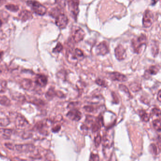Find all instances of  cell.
I'll return each mask as SVG.
<instances>
[{
    "instance_id": "obj_45",
    "label": "cell",
    "mask_w": 161,
    "mask_h": 161,
    "mask_svg": "<svg viewBox=\"0 0 161 161\" xmlns=\"http://www.w3.org/2000/svg\"><path fill=\"white\" fill-rule=\"evenodd\" d=\"M1 1V0H0V1Z\"/></svg>"
},
{
    "instance_id": "obj_22",
    "label": "cell",
    "mask_w": 161,
    "mask_h": 161,
    "mask_svg": "<svg viewBox=\"0 0 161 161\" xmlns=\"http://www.w3.org/2000/svg\"><path fill=\"white\" fill-rule=\"evenodd\" d=\"M57 91L53 88L49 89L48 91L46 93V97L49 100L52 99L55 96H57Z\"/></svg>"
},
{
    "instance_id": "obj_36",
    "label": "cell",
    "mask_w": 161,
    "mask_h": 161,
    "mask_svg": "<svg viewBox=\"0 0 161 161\" xmlns=\"http://www.w3.org/2000/svg\"><path fill=\"white\" fill-rule=\"evenodd\" d=\"M99 157L98 154L91 153V154L90 155V159H89L90 161H99Z\"/></svg>"
},
{
    "instance_id": "obj_1",
    "label": "cell",
    "mask_w": 161,
    "mask_h": 161,
    "mask_svg": "<svg viewBox=\"0 0 161 161\" xmlns=\"http://www.w3.org/2000/svg\"><path fill=\"white\" fill-rule=\"evenodd\" d=\"M147 38L146 35L142 34L138 38H134L131 40V47L133 52L140 54L146 46Z\"/></svg>"
},
{
    "instance_id": "obj_16",
    "label": "cell",
    "mask_w": 161,
    "mask_h": 161,
    "mask_svg": "<svg viewBox=\"0 0 161 161\" xmlns=\"http://www.w3.org/2000/svg\"><path fill=\"white\" fill-rule=\"evenodd\" d=\"M47 78L46 76L43 75H38L36 79V82L38 86L44 87L47 85Z\"/></svg>"
},
{
    "instance_id": "obj_19",
    "label": "cell",
    "mask_w": 161,
    "mask_h": 161,
    "mask_svg": "<svg viewBox=\"0 0 161 161\" xmlns=\"http://www.w3.org/2000/svg\"><path fill=\"white\" fill-rule=\"evenodd\" d=\"M12 130L8 129H0V136L4 139L8 140L11 138Z\"/></svg>"
},
{
    "instance_id": "obj_30",
    "label": "cell",
    "mask_w": 161,
    "mask_h": 161,
    "mask_svg": "<svg viewBox=\"0 0 161 161\" xmlns=\"http://www.w3.org/2000/svg\"><path fill=\"white\" fill-rule=\"evenodd\" d=\"M63 46L62 45V44L58 43L55 48L53 49L52 52L54 53H59L60 52H62V50H63Z\"/></svg>"
},
{
    "instance_id": "obj_38",
    "label": "cell",
    "mask_w": 161,
    "mask_h": 161,
    "mask_svg": "<svg viewBox=\"0 0 161 161\" xmlns=\"http://www.w3.org/2000/svg\"><path fill=\"white\" fill-rule=\"evenodd\" d=\"M111 95L113 96V103H116V104L119 103V99L118 97H117V95H116V94L114 92H113V93H111Z\"/></svg>"
},
{
    "instance_id": "obj_37",
    "label": "cell",
    "mask_w": 161,
    "mask_h": 161,
    "mask_svg": "<svg viewBox=\"0 0 161 161\" xmlns=\"http://www.w3.org/2000/svg\"><path fill=\"white\" fill-rule=\"evenodd\" d=\"M84 109L87 111H88L89 113H92L93 112L94 110V108L92 106H90V105H87V106H85L84 107Z\"/></svg>"
},
{
    "instance_id": "obj_40",
    "label": "cell",
    "mask_w": 161,
    "mask_h": 161,
    "mask_svg": "<svg viewBox=\"0 0 161 161\" xmlns=\"http://www.w3.org/2000/svg\"><path fill=\"white\" fill-rule=\"evenodd\" d=\"M157 100L159 102H161V90H159L158 93L157 94Z\"/></svg>"
},
{
    "instance_id": "obj_42",
    "label": "cell",
    "mask_w": 161,
    "mask_h": 161,
    "mask_svg": "<svg viewBox=\"0 0 161 161\" xmlns=\"http://www.w3.org/2000/svg\"><path fill=\"white\" fill-rule=\"evenodd\" d=\"M3 25V22L1 21V19H0V28L1 27V25Z\"/></svg>"
},
{
    "instance_id": "obj_29",
    "label": "cell",
    "mask_w": 161,
    "mask_h": 161,
    "mask_svg": "<svg viewBox=\"0 0 161 161\" xmlns=\"http://www.w3.org/2000/svg\"><path fill=\"white\" fill-rule=\"evenodd\" d=\"M95 82L99 86H101L102 87H107V84L106 83V81L103 79H101V78H97V79H96Z\"/></svg>"
},
{
    "instance_id": "obj_32",
    "label": "cell",
    "mask_w": 161,
    "mask_h": 161,
    "mask_svg": "<svg viewBox=\"0 0 161 161\" xmlns=\"http://www.w3.org/2000/svg\"><path fill=\"white\" fill-rule=\"evenodd\" d=\"M119 89L122 91L124 92V93H126V94H127V95H129V97H131V95H130V92H129V89H127V87L125 86V85H122V84H121V85H119Z\"/></svg>"
},
{
    "instance_id": "obj_20",
    "label": "cell",
    "mask_w": 161,
    "mask_h": 161,
    "mask_svg": "<svg viewBox=\"0 0 161 161\" xmlns=\"http://www.w3.org/2000/svg\"><path fill=\"white\" fill-rule=\"evenodd\" d=\"M140 117L145 122H148L150 118V116L144 110H141L139 112Z\"/></svg>"
},
{
    "instance_id": "obj_4",
    "label": "cell",
    "mask_w": 161,
    "mask_h": 161,
    "mask_svg": "<svg viewBox=\"0 0 161 161\" xmlns=\"http://www.w3.org/2000/svg\"><path fill=\"white\" fill-rule=\"evenodd\" d=\"M71 38L75 43H79L85 38V33L80 27L74 26L71 30Z\"/></svg>"
},
{
    "instance_id": "obj_15",
    "label": "cell",
    "mask_w": 161,
    "mask_h": 161,
    "mask_svg": "<svg viewBox=\"0 0 161 161\" xmlns=\"http://www.w3.org/2000/svg\"><path fill=\"white\" fill-rule=\"evenodd\" d=\"M160 70V68L157 66H152L149 68V69L145 71V75L146 78H149L151 76L155 75L158 73Z\"/></svg>"
},
{
    "instance_id": "obj_17",
    "label": "cell",
    "mask_w": 161,
    "mask_h": 161,
    "mask_svg": "<svg viewBox=\"0 0 161 161\" xmlns=\"http://www.w3.org/2000/svg\"><path fill=\"white\" fill-rule=\"evenodd\" d=\"M19 17L21 20L23 21H25L27 20L31 19L33 17L32 14L30 11L25 10L22 11L19 14Z\"/></svg>"
},
{
    "instance_id": "obj_23",
    "label": "cell",
    "mask_w": 161,
    "mask_h": 161,
    "mask_svg": "<svg viewBox=\"0 0 161 161\" xmlns=\"http://www.w3.org/2000/svg\"><path fill=\"white\" fill-rule=\"evenodd\" d=\"M161 148L159 146H157L154 144H151L150 146V151L152 154L157 155L160 153Z\"/></svg>"
},
{
    "instance_id": "obj_9",
    "label": "cell",
    "mask_w": 161,
    "mask_h": 161,
    "mask_svg": "<svg viewBox=\"0 0 161 161\" xmlns=\"http://www.w3.org/2000/svg\"><path fill=\"white\" fill-rule=\"evenodd\" d=\"M15 124L17 128L21 130L26 129L29 125L28 121L21 114H18L17 116L15 119Z\"/></svg>"
},
{
    "instance_id": "obj_33",
    "label": "cell",
    "mask_w": 161,
    "mask_h": 161,
    "mask_svg": "<svg viewBox=\"0 0 161 161\" xmlns=\"http://www.w3.org/2000/svg\"><path fill=\"white\" fill-rule=\"evenodd\" d=\"M157 47H159L158 45H157L156 44H153L152 46V54H153V56H154V57H156L158 54V49H156V48H157Z\"/></svg>"
},
{
    "instance_id": "obj_8",
    "label": "cell",
    "mask_w": 161,
    "mask_h": 161,
    "mask_svg": "<svg viewBox=\"0 0 161 161\" xmlns=\"http://www.w3.org/2000/svg\"><path fill=\"white\" fill-rule=\"evenodd\" d=\"M154 22V14L150 10H146L143 19V25L145 28H148L152 25Z\"/></svg>"
},
{
    "instance_id": "obj_7",
    "label": "cell",
    "mask_w": 161,
    "mask_h": 161,
    "mask_svg": "<svg viewBox=\"0 0 161 161\" xmlns=\"http://www.w3.org/2000/svg\"><path fill=\"white\" fill-rule=\"evenodd\" d=\"M35 146L31 144H19L14 145L13 150L20 153H32L35 151Z\"/></svg>"
},
{
    "instance_id": "obj_39",
    "label": "cell",
    "mask_w": 161,
    "mask_h": 161,
    "mask_svg": "<svg viewBox=\"0 0 161 161\" xmlns=\"http://www.w3.org/2000/svg\"><path fill=\"white\" fill-rule=\"evenodd\" d=\"M60 129H61V127H60V125H57L56 126L52 128V131L54 133H57V132L59 131Z\"/></svg>"
},
{
    "instance_id": "obj_12",
    "label": "cell",
    "mask_w": 161,
    "mask_h": 161,
    "mask_svg": "<svg viewBox=\"0 0 161 161\" xmlns=\"http://www.w3.org/2000/svg\"><path fill=\"white\" fill-rule=\"evenodd\" d=\"M108 75L111 80L119 82H125L127 80V78L126 76L118 72H111L108 73Z\"/></svg>"
},
{
    "instance_id": "obj_10",
    "label": "cell",
    "mask_w": 161,
    "mask_h": 161,
    "mask_svg": "<svg viewBox=\"0 0 161 161\" xmlns=\"http://www.w3.org/2000/svg\"><path fill=\"white\" fill-rule=\"evenodd\" d=\"M109 52V46L105 41L101 42L96 47V52L97 55L104 56Z\"/></svg>"
},
{
    "instance_id": "obj_26",
    "label": "cell",
    "mask_w": 161,
    "mask_h": 161,
    "mask_svg": "<svg viewBox=\"0 0 161 161\" xmlns=\"http://www.w3.org/2000/svg\"><path fill=\"white\" fill-rule=\"evenodd\" d=\"M10 120L7 117L0 118V126L6 127L9 125L10 123Z\"/></svg>"
},
{
    "instance_id": "obj_5",
    "label": "cell",
    "mask_w": 161,
    "mask_h": 161,
    "mask_svg": "<svg viewBox=\"0 0 161 161\" xmlns=\"http://www.w3.org/2000/svg\"><path fill=\"white\" fill-rule=\"evenodd\" d=\"M67 57L68 59L70 62H75L83 59L84 54L82 50L76 48L73 51L68 52Z\"/></svg>"
},
{
    "instance_id": "obj_43",
    "label": "cell",
    "mask_w": 161,
    "mask_h": 161,
    "mask_svg": "<svg viewBox=\"0 0 161 161\" xmlns=\"http://www.w3.org/2000/svg\"><path fill=\"white\" fill-rule=\"evenodd\" d=\"M1 52H0V59H1Z\"/></svg>"
},
{
    "instance_id": "obj_21",
    "label": "cell",
    "mask_w": 161,
    "mask_h": 161,
    "mask_svg": "<svg viewBox=\"0 0 161 161\" xmlns=\"http://www.w3.org/2000/svg\"><path fill=\"white\" fill-rule=\"evenodd\" d=\"M0 104L5 106H9L11 105V100L6 96L0 95Z\"/></svg>"
},
{
    "instance_id": "obj_24",
    "label": "cell",
    "mask_w": 161,
    "mask_h": 161,
    "mask_svg": "<svg viewBox=\"0 0 161 161\" xmlns=\"http://www.w3.org/2000/svg\"><path fill=\"white\" fill-rule=\"evenodd\" d=\"M153 125L154 129L157 131L159 132H161V119H160V118L155 119L153 121Z\"/></svg>"
},
{
    "instance_id": "obj_34",
    "label": "cell",
    "mask_w": 161,
    "mask_h": 161,
    "mask_svg": "<svg viewBox=\"0 0 161 161\" xmlns=\"http://www.w3.org/2000/svg\"><path fill=\"white\" fill-rule=\"evenodd\" d=\"M33 134L32 132L31 131H28L24 132V133H23L22 136V138L23 139L27 140V139L31 138Z\"/></svg>"
},
{
    "instance_id": "obj_3",
    "label": "cell",
    "mask_w": 161,
    "mask_h": 161,
    "mask_svg": "<svg viewBox=\"0 0 161 161\" xmlns=\"http://www.w3.org/2000/svg\"><path fill=\"white\" fill-rule=\"evenodd\" d=\"M27 3L38 15L43 16L46 13V8L39 2L34 0H30L27 1Z\"/></svg>"
},
{
    "instance_id": "obj_18",
    "label": "cell",
    "mask_w": 161,
    "mask_h": 161,
    "mask_svg": "<svg viewBox=\"0 0 161 161\" xmlns=\"http://www.w3.org/2000/svg\"><path fill=\"white\" fill-rule=\"evenodd\" d=\"M20 84L21 87L25 90H30L32 87L33 82L31 79L25 78L21 81Z\"/></svg>"
},
{
    "instance_id": "obj_31",
    "label": "cell",
    "mask_w": 161,
    "mask_h": 161,
    "mask_svg": "<svg viewBox=\"0 0 161 161\" xmlns=\"http://www.w3.org/2000/svg\"><path fill=\"white\" fill-rule=\"evenodd\" d=\"M102 141V138L99 133L97 135L95 138L94 140V142H95V145L96 147H98L100 145Z\"/></svg>"
},
{
    "instance_id": "obj_44",
    "label": "cell",
    "mask_w": 161,
    "mask_h": 161,
    "mask_svg": "<svg viewBox=\"0 0 161 161\" xmlns=\"http://www.w3.org/2000/svg\"><path fill=\"white\" fill-rule=\"evenodd\" d=\"M1 72V70H0V73Z\"/></svg>"
},
{
    "instance_id": "obj_35",
    "label": "cell",
    "mask_w": 161,
    "mask_h": 161,
    "mask_svg": "<svg viewBox=\"0 0 161 161\" xmlns=\"http://www.w3.org/2000/svg\"><path fill=\"white\" fill-rule=\"evenodd\" d=\"M152 113L154 115H156V116L160 117L161 116V110L160 109L158 108H154L152 109Z\"/></svg>"
},
{
    "instance_id": "obj_41",
    "label": "cell",
    "mask_w": 161,
    "mask_h": 161,
    "mask_svg": "<svg viewBox=\"0 0 161 161\" xmlns=\"http://www.w3.org/2000/svg\"><path fill=\"white\" fill-rule=\"evenodd\" d=\"M152 4L153 5H154V4H156V3H157V1H158V0H152Z\"/></svg>"
},
{
    "instance_id": "obj_14",
    "label": "cell",
    "mask_w": 161,
    "mask_h": 161,
    "mask_svg": "<svg viewBox=\"0 0 161 161\" xmlns=\"http://www.w3.org/2000/svg\"><path fill=\"white\" fill-rule=\"evenodd\" d=\"M66 116L72 121H78L81 119L82 114L76 109H73L68 111Z\"/></svg>"
},
{
    "instance_id": "obj_6",
    "label": "cell",
    "mask_w": 161,
    "mask_h": 161,
    "mask_svg": "<svg viewBox=\"0 0 161 161\" xmlns=\"http://www.w3.org/2000/svg\"><path fill=\"white\" fill-rule=\"evenodd\" d=\"M79 0H68V9L71 16L75 20L79 13Z\"/></svg>"
},
{
    "instance_id": "obj_2",
    "label": "cell",
    "mask_w": 161,
    "mask_h": 161,
    "mask_svg": "<svg viewBox=\"0 0 161 161\" xmlns=\"http://www.w3.org/2000/svg\"><path fill=\"white\" fill-rule=\"evenodd\" d=\"M52 17L55 18L56 25L59 28L63 29L67 25L68 21V18L61 9L57 10Z\"/></svg>"
},
{
    "instance_id": "obj_27",
    "label": "cell",
    "mask_w": 161,
    "mask_h": 161,
    "mask_svg": "<svg viewBox=\"0 0 161 161\" xmlns=\"http://www.w3.org/2000/svg\"><path fill=\"white\" fill-rule=\"evenodd\" d=\"M7 83L6 81L0 79V93H4L7 89Z\"/></svg>"
},
{
    "instance_id": "obj_25",
    "label": "cell",
    "mask_w": 161,
    "mask_h": 161,
    "mask_svg": "<svg viewBox=\"0 0 161 161\" xmlns=\"http://www.w3.org/2000/svg\"><path fill=\"white\" fill-rule=\"evenodd\" d=\"M131 90L134 92H137L141 90V87L139 84L136 82H133L130 85H129Z\"/></svg>"
},
{
    "instance_id": "obj_28",
    "label": "cell",
    "mask_w": 161,
    "mask_h": 161,
    "mask_svg": "<svg viewBox=\"0 0 161 161\" xmlns=\"http://www.w3.org/2000/svg\"><path fill=\"white\" fill-rule=\"evenodd\" d=\"M6 8L7 9H8L9 11L12 12H16L19 11V6L15 4H8L6 5Z\"/></svg>"
},
{
    "instance_id": "obj_13",
    "label": "cell",
    "mask_w": 161,
    "mask_h": 161,
    "mask_svg": "<svg viewBox=\"0 0 161 161\" xmlns=\"http://www.w3.org/2000/svg\"><path fill=\"white\" fill-rule=\"evenodd\" d=\"M113 145V134H109V133H107L104 135L103 138V147L110 149L112 148Z\"/></svg>"
},
{
    "instance_id": "obj_11",
    "label": "cell",
    "mask_w": 161,
    "mask_h": 161,
    "mask_svg": "<svg viewBox=\"0 0 161 161\" xmlns=\"http://www.w3.org/2000/svg\"><path fill=\"white\" fill-rule=\"evenodd\" d=\"M115 55L116 58L119 61L124 60L126 58V51L124 47L121 45L119 44L115 49Z\"/></svg>"
}]
</instances>
